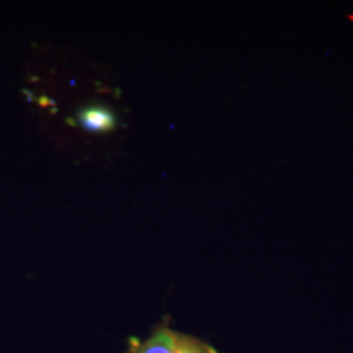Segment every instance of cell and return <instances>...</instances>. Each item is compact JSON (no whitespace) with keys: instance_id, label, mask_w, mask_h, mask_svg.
I'll return each instance as SVG.
<instances>
[{"instance_id":"6da1fadb","label":"cell","mask_w":353,"mask_h":353,"mask_svg":"<svg viewBox=\"0 0 353 353\" xmlns=\"http://www.w3.org/2000/svg\"><path fill=\"white\" fill-rule=\"evenodd\" d=\"M127 353H216L208 344L161 323L145 341Z\"/></svg>"},{"instance_id":"7a4b0ae2","label":"cell","mask_w":353,"mask_h":353,"mask_svg":"<svg viewBox=\"0 0 353 353\" xmlns=\"http://www.w3.org/2000/svg\"><path fill=\"white\" fill-rule=\"evenodd\" d=\"M80 122L89 131H106L114 125L113 114L101 108H90L80 113Z\"/></svg>"}]
</instances>
